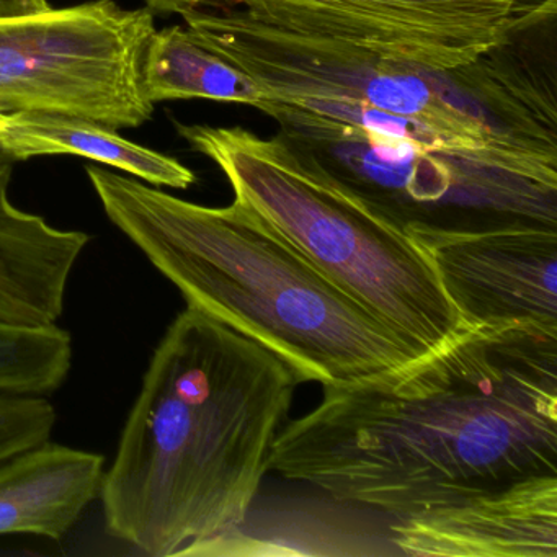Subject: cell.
Segmentation results:
<instances>
[{
  "mask_svg": "<svg viewBox=\"0 0 557 557\" xmlns=\"http://www.w3.org/2000/svg\"><path fill=\"white\" fill-rule=\"evenodd\" d=\"M269 471L387 518L557 475V334L482 329L389 380L324 387Z\"/></svg>",
  "mask_w": 557,
  "mask_h": 557,
  "instance_id": "cell-1",
  "label": "cell"
},
{
  "mask_svg": "<svg viewBox=\"0 0 557 557\" xmlns=\"http://www.w3.org/2000/svg\"><path fill=\"white\" fill-rule=\"evenodd\" d=\"M299 380L259 342L187 306L159 342L103 474L109 534L203 556L252 510Z\"/></svg>",
  "mask_w": 557,
  "mask_h": 557,
  "instance_id": "cell-2",
  "label": "cell"
},
{
  "mask_svg": "<svg viewBox=\"0 0 557 557\" xmlns=\"http://www.w3.org/2000/svg\"><path fill=\"white\" fill-rule=\"evenodd\" d=\"M556 21L433 71L233 32H191L249 74L283 132L557 175Z\"/></svg>",
  "mask_w": 557,
  "mask_h": 557,
  "instance_id": "cell-3",
  "label": "cell"
},
{
  "mask_svg": "<svg viewBox=\"0 0 557 557\" xmlns=\"http://www.w3.org/2000/svg\"><path fill=\"white\" fill-rule=\"evenodd\" d=\"M86 172L107 218L187 306L269 348L299 383H376L422 363L247 205L203 207L97 165Z\"/></svg>",
  "mask_w": 557,
  "mask_h": 557,
  "instance_id": "cell-4",
  "label": "cell"
},
{
  "mask_svg": "<svg viewBox=\"0 0 557 557\" xmlns=\"http://www.w3.org/2000/svg\"><path fill=\"white\" fill-rule=\"evenodd\" d=\"M175 128L226 175L234 200L288 237L420 361L475 332L459 314L416 236L282 136L260 138L240 126L175 123Z\"/></svg>",
  "mask_w": 557,
  "mask_h": 557,
  "instance_id": "cell-5",
  "label": "cell"
},
{
  "mask_svg": "<svg viewBox=\"0 0 557 557\" xmlns=\"http://www.w3.org/2000/svg\"><path fill=\"white\" fill-rule=\"evenodd\" d=\"M188 30L456 70L547 18L557 0H146Z\"/></svg>",
  "mask_w": 557,
  "mask_h": 557,
  "instance_id": "cell-6",
  "label": "cell"
},
{
  "mask_svg": "<svg viewBox=\"0 0 557 557\" xmlns=\"http://www.w3.org/2000/svg\"><path fill=\"white\" fill-rule=\"evenodd\" d=\"M154 32L148 8L113 0L0 18V112L145 125L154 106L143 90V63Z\"/></svg>",
  "mask_w": 557,
  "mask_h": 557,
  "instance_id": "cell-7",
  "label": "cell"
},
{
  "mask_svg": "<svg viewBox=\"0 0 557 557\" xmlns=\"http://www.w3.org/2000/svg\"><path fill=\"white\" fill-rule=\"evenodd\" d=\"M474 331L557 334V230L413 234Z\"/></svg>",
  "mask_w": 557,
  "mask_h": 557,
  "instance_id": "cell-8",
  "label": "cell"
},
{
  "mask_svg": "<svg viewBox=\"0 0 557 557\" xmlns=\"http://www.w3.org/2000/svg\"><path fill=\"white\" fill-rule=\"evenodd\" d=\"M400 556L557 557V475L389 518Z\"/></svg>",
  "mask_w": 557,
  "mask_h": 557,
  "instance_id": "cell-9",
  "label": "cell"
},
{
  "mask_svg": "<svg viewBox=\"0 0 557 557\" xmlns=\"http://www.w3.org/2000/svg\"><path fill=\"white\" fill-rule=\"evenodd\" d=\"M15 162L0 146V321L58 324L90 236L15 207L9 198Z\"/></svg>",
  "mask_w": 557,
  "mask_h": 557,
  "instance_id": "cell-10",
  "label": "cell"
},
{
  "mask_svg": "<svg viewBox=\"0 0 557 557\" xmlns=\"http://www.w3.org/2000/svg\"><path fill=\"white\" fill-rule=\"evenodd\" d=\"M106 458L50 440L0 462V536L61 540L100 497Z\"/></svg>",
  "mask_w": 557,
  "mask_h": 557,
  "instance_id": "cell-11",
  "label": "cell"
},
{
  "mask_svg": "<svg viewBox=\"0 0 557 557\" xmlns=\"http://www.w3.org/2000/svg\"><path fill=\"white\" fill-rule=\"evenodd\" d=\"M0 146L15 161L71 154L119 169L152 187L187 190L197 175L177 159L128 141L116 129L79 116L48 112L0 115Z\"/></svg>",
  "mask_w": 557,
  "mask_h": 557,
  "instance_id": "cell-12",
  "label": "cell"
},
{
  "mask_svg": "<svg viewBox=\"0 0 557 557\" xmlns=\"http://www.w3.org/2000/svg\"><path fill=\"white\" fill-rule=\"evenodd\" d=\"M143 90L152 106L205 99L256 109L263 99L262 89L249 74L178 25L152 34L143 63Z\"/></svg>",
  "mask_w": 557,
  "mask_h": 557,
  "instance_id": "cell-13",
  "label": "cell"
},
{
  "mask_svg": "<svg viewBox=\"0 0 557 557\" xmlns=\"http://www.w3.org/2000/svg\"><path fill=\"white\" fill-rule=\"evenodd\" d=\"M73 367V338L58 324L0 321V394L50 396Z\"/></svg>",
  "mask_w": 557,
  "mask_h": 557,
  "instance_id": "cell-14",
  "label": "cell"
},
{
  "mask_svg": "<svg viewBox=\"0 0 557 557\" xmlns=\"http://www.w3.org/2000/svg\"><path fill=\"white\" fill-rule=\"evenodd\" d=\"M57 420L47 396L0 394V462L50 440Z\"/></svg>",
  "mask_w": 557,
  "mask_h": 557,
  "instance_id": "cell-15",
  "label": "cell"
},
{
  "mask_svg": "<svg viewBox=\"0 0 557 557\" xmlns=\"http://www.w3.org/2000/svg\"><path fill=\"white\" fill-rule=\"evenodd\" d=\"M50 9L48 0H0V18L40 14Z\"/></svg>",
  "mask_w": 557,
  "mask_h": 557,
  "instance_id": "cell-16",
  "label": "cell"
},
{
  "mask_svg": "<svg viewBox=\"0 0 557 557\" xmlns=\"http://www.w3.org/2000/svg\"><path fill=\"white\" fill-rule=\"evenodd\" d=\"M2 113H4V112H0V115H2Z\"/></svg>",
  "mask_w": 557,
  "mask_h": 557,
  "instance_id": "cell-17",
  "label": "cell"
}]
</instances>
